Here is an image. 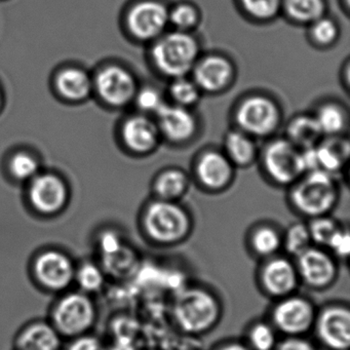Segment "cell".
<instances>
[{
  "instance_id": "obj_10",
  "label": "cell",
  "mask_w": 350,
  "mask_h": 350,
  "mask_svg": "<svg viewBox=\"0 0 350 350\" xmlns=\"http://www.w3.org/2000/svg\"><path fill=\"white\" fill-rule=\"evenodd\" d=\"M170 10L157 0H143L131 8L126 16L130 33L141 42H154L167 32Z\"/></svg>"
},
{
  "instance_id": "obj_23",
  "label": "cell",
  "mask_w": 350,
  "mask_h": 350,
  "mask_svg": "<svg viewBox=\"0 0 350 350\" xmlns=\"http://www.w3.org/2000/svg\"><path fill=\"white\" fill-rule=\"evenodd\" d=\"M224 154L233 165L247 167L257 157V146L251 136L239 129L229 131L224 138Z\"/></svg>"
},
{
  "instance_id": "obj_17",
  "label": "cell",
  "mask_w": 350,
  "mask_h": 350,
  "mask_svg": "<svg viewBox=\"0 0 350 350\" xmlns=\"http://www.w3.org/2000/svg\"><path fill=\"white\" fill-rule=\"evenodd\" d=\"M192 79L200 91L217 94L224 91L232 83L234 67L221 55H210L198 59L192 69Z\"/></svg>"
},
{
  "instance_id": "obj_4",
  "label": "cell",
  "mask_w": 350,
  "mask_h": 350,
  "mask_svg": "<svg viewBox=\"0 0 350 350\" xmlns=\"http://www.w3.org/2000/svg\"><path fill=\"white\" fill-rule=\"evenodd\" d=\"M339 198L335 176L321 170L308 172L292 185L290 193L293 208L307 218L329 215Z\"/></svg>"
},
{
  "instance_id": "obj_22",
  "label": "cell",
  "mask_w": 350,
  "mask_h": 350,
  "mask_svg": "<svg viewBox=\"0 0 350 350\" xmlns=\"http://www.w3.org/2000/svg\"><path fill=\"white\" fill-rule=\"evenodd\" d=\"M323 136L314 116L300 114L290 120L286 130V139L300 149L317 146Z\"/></svg>"
},
{
  "instance_id": "obj_37",
  "label": "cell",
  "mask_w": 350,
  "mask_h": 350,
  "mask_svg": "<svg viewBox=\"0 0 350 350\" xmlns=\"http://www.w3.org/2000/svg\"><path fill=\"white\" fill-rule=\"evenodd\" d=\"M243 11L258 21H270L282 10V0H241Z\"/></svg>"
},
{
  "instance_id": "obj_38",
  "label": "cell",
  "mask_w": 350,
  "mask_h": 350,
  "mask_svg": "<svg viewBox=\"0 0 350 350\" xmlns=\"http://www.w3.org/2000/svg\"><path fill=\"white\" fill-rule=\"evenodd\" d=\"M126 243L120 231L113 228L102 229L95 235V247L100 258L110 255Z\"/></svg>"
},
{
  "instance_id": "obj_1",
  "label": "cell",
  "mask_w": 350,
  "mask_h": 350,
  "mask_svg": "<svg viewBox=\"0 0 350 350\" xmlns=\"http://www.w3.org/2000/svg\"><path fill=\"white\" fill-rule=\"evenodd\" d=\"M141 224L145 237L161 245H173L187 239L192 230L189 213L177 202L157 200L147 204Z\"/></svg>"
},
{
  "instance_id": "obj_26",
  "label": "cell",
  "mask_w": 350,
  "mask_h": 350,
  "mask_svg": "<svg viewBox=\"0 0 350 350\" xmlns=\"http://www.w3.org/2000/svg\"><path fill=\"white\" fill-rule=\"evenodd\" d=\"M189 180L183 171L169 169L159 174L153 184L157 198L169 202H178L187 192Z\"/></svg>"
},
{
  "instance_id": "obj_13",
  "label": "cell",
  "mask_w": 350,
  "mask_h": 350,
  "mask_svg": "<svg viewBox=\"0 0 350 350\" xmlns=\"http://www.w3.org/2000/svg\"><path fill=\"white\" fill-rule=\"evenodd\" d=\"M260 284L269 296L282 299L296 292L300 278L296 264L288 258H268L260 270Z\"/></svg>"
},
{
  "instance_id": "obj_11",
  "label": "cell",
  "mask_w": 350,
  "mask_h": 350,
  "mask_svg": "<svg viewBox=\"0 0 350 350\" xmlns=\"http://www.w3.org/2000/svg\"><path fill=\"white\" fill-rule=\"evenodd\" d=\"M313 327L321 344L329 350H348L350 345V311L343 305H329L319 311Z\"/></svg>"
},
{
  "instance_id": "obj_36",
  "label": "cell",
  "mask_w": 350,
  "mask_h": 350,
  "mask_svg": "<svg viewBox=\"0 0 350 350\" xmlns=\"http://www.w3.org/2000/svg\"><path fill=\"white\" fill-rule=\"evenodd\" d=\"M170 25L178 31L190 32L200 22V13L190 3H180L170 10Z\"/></svg>"
},
{
  "instance_id": "obj_8",
  "label": "cell",
  "mask_w": 350,
  "mask_h": 350,
  "mask_svg": "<svg viewBox=\"0 0 350 350\" xmlns=\"http://www.w3.org/2000/svg\"><path fill=\"white\" fill-rule=\"evenodd\" d=\"M262 159L268 177L278 185H293L304 175L302 153L286 138L275 139L268 143Z\"/></svg>"
},
{
  "instance_id": "obj_16",
  "label": "cell",
  "mask_w": 350,
  "mask_h": 350,
  "mask_svg": "<svg viewBox=\"0 0 350 350\" xmlns=\"http://www.w3.org/2000/svg\"><path fill=\"white\" fill-rule=\"evenodd\" d=\"M96 89L104 102L116 107L132 102L138 91L132 73L120 66L106 67L100 71Z\"/></svg>"
},
{
  "instance_id": "obj_20",
  "label": "cell",
  "mask_w": 350,
  "mask_h": 350,
  "mask_svg": "<svg viewBox=\"0 0 350 350\" xmlns=\"http://www.w3.org/2000/svg\"><path fill=\"white\" fill-rule=\"evenodd\" d=\"M63 337L50 321L36 319L23 325L15 338V350H62Z\"/></svg>"
},
{
  "instance_id": "obj_45",
  "label": "cell",
  "mask_w": 350,
  "mask_h": 350,
  "mask_svg": "<svg viewBox=\"0 0 350 350\" xmlns=\"http://www.w3.org/2000/svg\"><path fill=\"white\" fill-rule=\"evenodd\" d=\"M0 104H1V95H0Z\"/></svg>"
},
{
  "instance_id": "obj_44",
  "label": "cell",
  "mask_w": 350,
  "mask_h": 350,
  "mask_svg": "<svg viewBox=\"0 0 350 350\" xmlns=\"http://www.w3.org/2000/svg\"><path fill=\"white\" fill-rule=\"evenodd\" d=\"M217 350H251L249 346L241 343V342H230V343L224 344Z\"/></svg>"
},
{
  "instance_id": "obj_3",
  "label": "cell",
  "mask_w": 350,
  "mask_h": 350,
  "mask_svg": "<svg viewBox=\"0 0 350 350\" xmlns=\"http://www.w3.org/2000/svg\"><path fill=\"white\" fill-rule=\"evenodd\" d=\"M221 313L218 298L200 286L183 288L174 299V319L186 334L200 335L210 331L218 323Z\"/></svg>"
},
{
  "instance_id": "obj_33",
  "label": "cell",
  "mask_w": 350,
  "mask_h": 350,
  "mask_svg": "<svg viewBox=\"0 0 350 350\" xmlns=\"http://www.w3.org/2000/svg\"><path fill=\"white\" fill-rule=\"evenodd\" d=\"M307 226L312 243H314L321 247H327L336 233L342 228L339 222L329 215L310 219V222Z\"/></svg>"
},
{
  "instance_id": "obj_12",
  "label": "cell",
  "mask_w": 350,
  "mask_h": 350,
  "mask_svg": "<svg viewBox=\"0 0 350 350\" xmlns=\"http://www.w3.org/2000/svg\"><path fill=\"white\" fill-rule=\"evenodd\" d=\"M299 278L312 288H325L335 282L338 275L337 262L323 247H313L296 257Z\"/></svg>"
},
{
  "instance_id": "obj_41",
  "label": "cell",
  "mask_w": 350,
  "mask_h": 350,
  "mask_svg": "<svg viewBox=\"0 0 350 350\" xmlns=\"http://www.w3.org/2000/svg\"><path fill=\"white\" fill-rule=\"evenodd\" d=\"M66 350H110L103 340L92 333L71 339Z\"/></svg>"
},
{
  "instance_id": "obj_6",
  "label": "cell",
  "mask_w": 350,
  "mask_h": 350,
  "mask_svg": "<svg viewBox=\"0 0 350 350\" xmlns=\"http://www.w3.org/2000/svg\"><path fill=\"white\" fill-rule=\"evenodd\" d=\"M77 263L66 252L57 247L40 250L31 260L30 272L42 290L62 294L75 284Z\"/></svg>"
},
{
  "instance_id": "obj_9",
  "label": "cell",
  "mask_w": 350,
  "mask_h": 350,
  "mask_svg": "<svg viewBox=\"0 0 350 350\" xmlns=\"http://www.w3.org/2000/svg\"><path fill=\"white\" fill-rule=\"evenodd\" d=\"M317 310L309 299L290 295L278 299L271 311L272 325L288 336H303L314 325Z\"/></svg>"
},
{
  "instance_id": "obj_5",
  "label": "cell",
  "mask_w": 350,
  "mask_h": 350,
  "mask_svg": "<svg viewBox=\"0 0 350 350\" xmlns=\"http://www.w3.org/2000/svg\"><path fill=\"white\" fill-rule=\"evenodd\" d=\"M98 319V307L91 295L68 290L59 295L50 310L49 321L63 339L91 333Z\"/></svg>"
},
{
  "instance_id": "obj_27",
  "label": "cell",
  "mask_w": 350,
  "mask_h": 350,
  "mask_svg": "<svg viewBox=\"0 0 350 350\" xmlns=\"http://www.w3.org/2000/svg\"><path fill=\"white\" fill-rule=\"evenodd\" d=\"M56 83L63 97L71 101L85 99L92 91L91 79L81 69H65L57 77Z\"/></svg>"
},
{
  "instance_id": "obj_15",
  "label": "cell",
  "mask_w": 350,
  "mask_h": 350,
  "mask_svg": "<svg viewBox=\"0 0 350 350\" xmlns=\"http://www.w3.org/2000/svg\"><path fill=\"white\" fill-rule=\"evenodd\" d=\"M161 136L174 144H184L198 132V120L189 108L165 103L155 114Z\"/></svg>"
},
{
  "instance_id": "obj_43",
  "label": "cell",
  "mask_w": 350,
  "mask_h": 350,
  "mask_svg": "<svg viewBox=\"0 0 350 350\" xmlns=\"http://www.w3.org/2000/svg\"><path fill=\"white\" fill-rule=\"evenodd\" d=\"M274 350H317L314 344L302 336H288L282 341L278 342Z\"/></svg>"
},
{
  "instance_id": "obj_21",
  "label": "cell",
  "mask_w": 350,
  "mask_h": 350,
  "mask_svg": "<svg viewBox=\"0 0 350 350\" xmlns=\"http://www.w3.org/2000/svg\"><path fill=\"white\" fill-rule=\"evenodd\" d=\"M317 170L335 175L343 169L349 157V142L339 137H327L314 147Z\"/></svg>"
},
{
  "instance_id": "obj_19",
  "label": "cell",
  "mask_w": 350,
  "mask_h": 350,
  "mask_svg": "<svg viewBox=\"0 0 350 350\" xmlns=\"http://www.w3.org/2000/svg\"><path fill=\"white\" fill-rule=\"evenodd\" d=\"M233 167L224 152L208 150L202 153L196 163V176L204 188L218 191L225 189L232 181Z\"/></svg>"
},
{
  "instance_id": "obj_2",
  "label": "cell",
  "mask_w": 350,
  "mask_h": 350,
  "mask_svg": "<svg viewBox=\"0 0 350 350\" xmlns=\"http://www.w3.org/2000/svg\"><path fill=\"white\" fill-rule=\"evenodd\" d=\"M198 40L190 32L172 30L153 42L150 56L153 66L167 79L187 77L200 59Z\"/></svg>"
},
{
  "instance_id": "obj_32",
  "label": "cell",
  "mask_w": 350,
  "mask_h": 350,
  "mask_svg": "<svg viewBox=\"0 0 350 350\" xmlns=\"http://www.w3.org/2000/svg\"><path fill=\"white\" fill-rule=\"evenodd\" d=\"M312 245L308 226L305 223L296 222L291 224L282 237V247L288 255L298 257L303 252Z\"/></svg>"
},
{
  "instance_id": "obj_7",
  "label": "cell",
  "mask_w": 350,
  "mask_h": 350,
  "mask_svg": "<svg viewBox=\"0 0 350 350\" xmlns=\"http://www.w3.org/2000/svg\"><path fill=\"white\" fill-rule=\"evenodd\" d=\"M282 113L278 104L267 96L252 95L237 105L234 122L237 129L252 138L273 134L280 124Z\"/></svg>"
},
{
  "instance_id": "obj_42",
  "label": "cell",
  "mask_w": 350,
  "mask_h": 350,
  "mask_svg": "<svg viewBox=\"0 0 350 350\" xmlns=\"http://www.w3.org/2000/svg\"><path fill=\"white\" fill-rule=\"evenodd\" d=\"M327 249L332 252V255H335L336 257L342 258V259H346L350 252L349 232H348L347 229L342 227L336 233L332 241H329Z\"/></svg>"
},
{
  "instance_id": "obj_25",
  "label": "cell",
  "mask_w": 350,
  "mask_h": 350,
  "mask_svg": "<svg viewBox=\"0 0 350 350\" xmlns=\"http://www.w3.org/2000/svg\"><path fill=\"white\" fill-rule=\"evenodd\" d=\"M138 260L136 251L126 243L114 253L100 258L98 262L108 278H122L136 271Z\"/></svg>"
},
{
  "instance_id": "obj_40",
  "label": "cell",
  "mask_w": 350,
  "mask_h": 350,
  "mask_svg": "<svg viewBox=\"0 0 350 350\" xmlns=\"http://www.w3.org/2000/svg\"><path fill=\"white\" fill-rule=\"evenodd\" d=\"M11 172L19 180H32L38 176V161L25 152L17 153L11 161Z\"/></svg>"
},
{
  "instance_id": "obj_34",
  "label": "cell",
  "mask_w": 350,
  "mask_h": 350,
  "mask_svg": "<svg viewBox=\"0 0 350 350\" xmlns=\"http://www.w3.org/2000/svg\"><path fill=\"white\" fill-rule=\"evenodd\" d=\"M247 342L251 350H274L278 345L276 329L265 321H258L247 332Z\"/></svg>"
},
{
  "instance_id": "obj_18",
  "label": "cell",
  "mask_w": 350,
  "mask_h": 350,
  "mask_svg": "<svg viewBox=\"0 0 350 350\" xmlns=\"http://www.w3.org/2000/svg\"><path fill=\"white\" fill-rule=\"evenodd\" d=\"M122 136L129 150L137 154L152 152L161 138L155 120L145 114L129 118L122 126Z\"/></svg>"
},
{
  "instance_id": "obj_24",
  "label": "cell",
  "mask_w": 350,
  "mask_h": 350,
  "mask_svg": "<svg viewBox=\"0 0 350 350\" xmlns=\"http://www.w3.org/2000/svg\"><path fill=\"white\" fill-rule=\"evenodd\" d=\"M313 116L325 138L342 136L348 128L349 118L347 111L344 109L343 106L336 102L321 104L317 107Z\"/></svg>"
},
{
  "instance_id": "obj_29",
  "label": "cell",
  "mask_w": 350,
  "mask_h": 350,
  "mask_svg": "<svg viewBox=\"0 0 350 350\" xmlns=\"http://www.w3.org/2000/svg\"><path fill=\"white\" fill-rule=\"evenodd\" d=\"M282 9L295 23L310 25L325 16V0H282Z\"/></svg>"
},
{
  "instance_id": "obj_35",
  "label": "cell",
  "mask_w": 350,
  "mask_h": 350,
  "mask_svg": "<svg viewBox=\"0 0 350 350\" xmlns=\"http://www.w3.org/2000/svg\"><path fill=\"white\" fill-rule=\"evenodd\" d=\"M340 30L338 24L329 18H319L317 21L310 24L309 38L313 44L321 48H327L333 46L339 38Z\"/></svg>"
},
{
  "instance_id": "obj_28",
  "label": "cell",
  "mask_w": 350,
  "mask_h": 350,
  "mask_svg": "<svg viewBox=\"0 0 350 350\" xmlns=\"http://www.w3.org/2000/svg\"><path fill=\"white\" fill-rule=\"evenodd\" d=\"M107 274L104 271L99 262L95 260H85L77 263L75 284L77 290L94 296L101 293L107 282Z\"/></svg>"
},
{
  "instance_id": "obj_39",
  "label": "cell",
  "mask_w": 350,
  "mask_h": 350,
  "mask_svg": "<svg viewBox=\"0 0 350 350\" xmlns=\"http://www.w3.org/2000/svg\"><path fill=\"white\" fill-rule=\"evenodd\" d=\"M137 107L145 116H155L167 102L163 99V95L154 88L147 87L138 90L134 98Z\"/></svg>"
},
{
  "instance_id": "obj_14",
  "label": "cell",
  "mask_w": 350,
  "mask_h": 350,
  "mask_svg": "<svg viewBox=\"0 0 350 350\" xmlns=\"http://www.w3.org/2000/svg\"><path fill=\"white\" fill-rule=\"evenodd\" d=\"M28 198L36 212L44 216H53L66 206L68 192L60 178L46 174L36 176L31 180Z\"/></svg>"
},
{
  "instance_id": "obj_31",
  "label": "cell",
  "mask_w": 350,
  "mask_h": 350,
  "mask_svg": "<svg viewBox=\"0 0 350 350\" xmlns=\"http://www.w3.org/2000/svg\"><path fill=\"white\" fill-rule=\"evenodd\" d=\"M202 93L193 79L187 77L172 79L169 87L172 103L189 109L200 102Z\"/></svg>"
},
{
  "instance_id": "obj_30",
  "label": "cell",
  "mask_w": 350,
  "mask_h": 350,
  "mask_svg": "<svg viewBox=\"0 0 350 350\" xmlns=\"http://www.w3.org/2000/svg\"><path fill=\"white\" fill-rule=\"evenodd\" d=\"M252 251L262 258H271L282 247V237L274 227L262 225L257 227L250 239Z\"/></svg>"
}]
</instances>
